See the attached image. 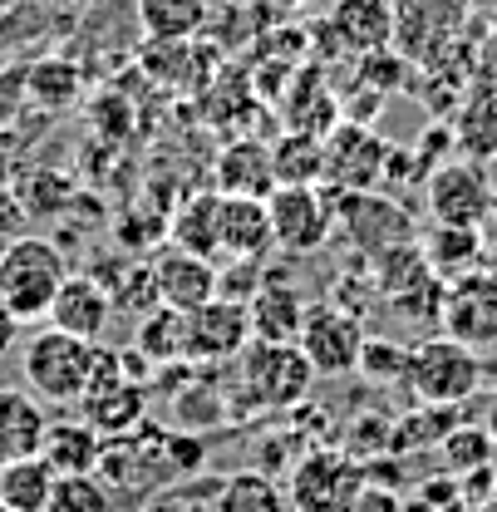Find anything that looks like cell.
<instances>
[{"mask_svg": "<svg viewBox=\"0 0 497 512\" xmlns=\"http://www.w3.org/2000/svg\"><path fill=\"white\" fill-rule=\"evenodd\" d=\"M340 434H345V439H340V448H345V453H355L365 468H370V463H379V453H394V419H389V414H379V409H370V414H355Z\"/></svg>", "mask_w": 497, "mask_h": 512, "instance_id": "d590c367", "label": "cell"}, {"mask_svg": "<svg viewBox=\"0 0 497 512\" xmlns=\"http://www.w3.org/2000/svg\"><path fill=\"white\" fill-rule=\"evenodd\" d=\"M10 350H20V316L0 301V360H5Z\"/></svg>", "mask_w": 497, "mask_h": 512, "instance_id": "ab89813d", "label": "cell"}, {"mask_svg": "<svg viewBox=\"0 0 497 512\" xmlns=\"http://www.w3.org/2000/svg\"><path fill=\"white\" fill-rule=\"evenodd\" d=\"M50 429V409L40 394H30L25 384H0V463L30 458L45 444Z\"/></svg>", "mask_w": 497, "mask_h": 512, "instance_id": "44dd1931", "label": "cell"}, {"mask_svg": "<svg viewBox=\"0 0 497 512\" xmlns=\"http://www.w3.org/2000/svg\"><path fill=\"white\" fill-rule=\"evenodd\" d=\"M217 242L227 261H261L276 252V232H271V212L266 197H217Z\"/></svg>", "mask_w": 497, "mask_h": 512, "instance_id": "2e32d148", "label": "cell"}, {"mask_svg": "<svg viewBox=\"0 0 497 512\" xmlns=\"http://www.w3.org/2000/svg\"><path fill=\"white\" fill-rule=\"evenodd\" d=\"M320 380L296 340H251L237 355V384L251 409H301Z\"/></svg>", "mask_w": 497, "mask_h": 512, "instance_id": "277c9868", "label": "cell"}, {"mask_svg": "<svg viewBox=\"0 0 497 512\" xmlns=\"http://www.w3.org/2000/svg\"><path fill=\"white\" fill-rule=\"evenodd\" d=\"M340 119H345V114H340V99L330 94V84L320 79V69H306V74L286 89V128H291V133L325 138Z\"/></svg>", "mask_w": 497, "mask_h": 512, "instance_id": "d4e9b609", "label": "cell"}, {"mask_svg": "<svg viewBox=\"0 0 497 512\" xmlns=\"http://www.w3.org/2000/svg\"><path fill=\"white\" fill-rule=\"evenodd\" d=\"M153 281H158V301L173 311H197L217 296V261L197 256L187 247H163L153 256Z\"/></svg>", "mask_w": 497, "mask_h": 512, "instance_id": "9a60e30c", "label": "cell"}, {"mask_svg": "<svg viewBox=\"0 0 497 512\" xmlns=\"http://www.w3.org/2000/svg\"><path fill=\"white\" fill-rule=\"evenodd\" d=\"M79 64L69 60H40L30 69V79H25V89H30V99L40 104V109H64V104H74L79 99Z\"/></svg>", "mask_w": 497, "mask_h": 512, "instance_id": "e575fe53", "label": "cell"}, {"mask_svg": "<svg viewBox=\"0 0 497 512\" xmlns=\"http://www.w3.org/2000/svg\"><path fill=\"white\" fill-rule=\"evenodd\" d=\"M69 276V256L50 237H10L0 242V301L20 316V325L50 316V301Z\"/></svg>", "mask_w": 497, "mask_h": 512, "instance_id": "7a4b0ae2", "label": "cell"}, {"mask_svg": "<svg viewBox=\"0 0 497 512\" xmlns=\"http://www.w3.org/2000/svg\"><path fill=\"white\" fill-rule=\"evenodd\" d=\"M217 197L222 192H192L178 202V212H173V222H168V237H173V247H187V252L197 256H222V242H217Z\"/></svg>", "mask_w": 497, "mask_h": 512, "instance_id": "f1b7e54d", "label": "cell"}, {"mask_svg": "<svg viewBox=\"0 0 497 512\" xmlns=\"http://www.w3.org/2000/svg\"><path fill=\"white\" fill-rule=\"evenodd\" d=\"M355 375H365L370 384L389 389V394H404V380H409V345H399V340H389V335H370L365 350H360Z\"/></svg>", "mask_w": 497, "mask_h": 512, "instance_id": "836d02e7", "label": "cell"}, {"mask_svg": "<svg viewBox=\"0 0 497 512\" xmlns=\"http://www.w3.org/2000/svg\"><path fill=\"white\" fill-rule=\"evenodd\" d=\"M109 320H114V296H109V286H104L99 276H79V271H69L64 286L55 291V301H50L45 325H60V330L84 335V340H104Z\"/></svg>", "mask_w": 497, "mask_h": 512, "instance_id": "ac0fdd59", "label": "cell"}, {"mask_svg": "<svg viewBox=\"0 0 497 512\" xmlns=\"http://www.w3.org/2000/svg\"><path fill=\"white\" fill-rule=\"evenodd\" d=\"M493 173L488 163L478 158H443L434 173L424 178V207H429V222L443 227H488V212H493Z\"/></svg>", "mask_w": 497, "mask_h": 512, "instance_id": "ba28073f", "label": "cell"}, {"mask_svg": "<svg viewBox=\"0 0 497 512\" xmlns=\"http://www.w3.org/2000/svg\"><path fill=\"white\" fill-rule=\"evenodd\" d=\"M483 429L493 434V444H497V389L488 394V404H483Z\"/></svg>", "mask_w": 497, "mask_h": 512, "instance_id": "60d3db41", "label": "cell"}, {"mask_svg": "<svg viewBox=\"0 0 497 512\" xmlns=\"http://www.w3.org/2000/svg\"><path fill=\"white\" fill-rule=\"evenodd\" d=\"M483 237H493V247H497V197H493V212H488V227H483Z\"/></svg>", "mask_w": 497, "mask_h": 512, "instance_id": "7bdbcfd3", "label": "cell"}, {"mask_svg": "<svg viewBox=\"0 0 497 512\" xmlns=\"http://www.w3.org/2000/svg\"><path fill=\"white\" fill-rule=\"evenodd\" d=\"M419 252H424V261L434 266L443 281H453V276H463V271L483 266V256H488V237H483V227H443V222H434Z\"/></svg>", "mask_w": 497, "mask_h": 512, "instance_id": "83f0119b", "label": "cell"}, {"mask_svg": "<svg viewBox=\"0 0 497 512\" xmlns=\"http://www.w3.org/2000/svg\"><path fill=\"white\" fill-rule=\"evenodd\" d=\"M251 340V311L247 301H232V296H212L207 306L187 311V360L197 365H222V360H237Z\"/></svg>", "mask_w": 497, "mask_h": 512, "instance_id": "5bb4252c", "label": "cell"}, {"mask_svg": "<svg viewBox=\"0 0 497 512\" xmlns=\"http://www.w3.org/2000/svg\"><path fill=\"white\" fill-rule=\"evenodd\" d=\"M40 453L50 458L55 473H94L104 453V434L89 419H50Z\"/></svg>", "mask_w": 497, "mask_h": 512, "instance_id": "484cf974", "label": "cell"}, {"mask_svg": "<svg viewBox=\"0 0 497 512\" xmlns=\"http://www.w3.org/2000/svg\"><path fill=\"white\" fill-rule=\"evenodd\" d=\"M478 512H497V493L488 498V503H478Z\"/></svg>", "mask_w": 497, "mask_h": 512, "instance_id": "f6af8a7d", "label": "cell"}, {"mask_svg": "<svg viewBox=\"0 0 497 512\" xmlns=\"http://www.w3.org/2000/svg\"><path fill=\"white\" fill-rule=\"evenodd\" d=\"M463 419L458 404H414L404 419H394V453H424V448H438L443 434Z\"/></svg>", "mask_w": 497, "mask_h": 512, "instance_id": "1f68e13d", "label": "cell"}, {"mask_svg": "<svg viewBox=\"0 0 497 512\" xmlns=\"http://www.w3.org/2000/svg\"><path fill=\"white\" fill-rule=\"evenodd\" d=\"M483 389V350L453 340V335H429L409 345V380L404 394L414 404H468Z\"/></svg>", "mask_w": 497, "mask_h": 512, "instance_id": "3957f363", "label": "cell"}, {"mask_svg": "<svg viewBox=\"0 0 497 512\" xmlns=\"http://www.w3.org/2000/svg\"><path fill=\"white\" fill-rule=\"evenodd\" d=\"M365 483H370L365 463L335 444L306 448L286 468V493H291L296 512H350Z\"/></svg>", "mask_w": 497, "mask_h": 512, "instance_id": "8992f818", "label": "cell"}, {"mask_svg": "<svg viewBox=\"0 0 497 512\" xmlns=\"http://www.w3.org/2000/svg\"><path fill=\"white\" fill-rule=\"evenodd\" d=\"M350 512H404V498H399L394 488H384L379 478H370V483L360 488V498H355Z\"/></svg>", "mask_w": 497, "mask_h": 512, "instance_id": "74e56055", "label": "cell"}, {"mask_svg": "<svg viewBox=\"0 0 497 512\" xmlns=\"http://www.w3.org/2000/svg\"><path fill=\"white\" fill-rule=\"evenodd\" d=\"M271 188H276V168H271V148L261 138H237L217 153V192L266 197Z\"/></svg>", "mask_w": 497, "mask_h": 512, "instance_id": "7402d4cb", "label": "cell"}, {"mask_svg": "<svg viewBox=\"0 0 497 512\" xmlns=\"http://www.w3.org/2000/svg\"><path fill=\"white\" fill-rule=\"evenodd\" d=\"M0 512H10V508H5V503H0Z\"/></svg>", "mask_w": 497, "mask_h": 512, "instance_id": "bcb514c9", "label": "cell"}, {"mask_svg": "<svg viewBox=\"0 0 497 512\" xmlns=\"http://www.w3.org/2000/svg\"><path fill=\"white\" fill-rule=\"evenodd\" d=\"M55 468L45 453H30V458H15V463H0V503L10 512H45L50 508V493H55Z\"/></svg>", "mask_w": 497, "mask_h": 512, "instance_id": "4316f807", "label": "cell"}, {"mask_svg": "<svg viewBox=\"0 0 497 512\" xmlns=\"http://www.w3.org/2000/svg\"><path fill=\"white\" fill-rule=\"evenodd\" d=\"M438 325H443V335H453L473 350H497V271L473 266V271L443 281Z\"/></svg>", "mask_w": 497, "mask_h": 512, "instance_id": "7c38bea8", "label": "cell"}, {"mask_svg": "<svg viewBox=\"0 0 497 512\" xmlns=\"http://www.w3.org/2000/svg\"><path fill=\"white\" fill-rule=\"evenodd\" d=\"M138 512H187V503H178V498H153L148 508H138Z\"/></svg>", "mask_w": 497, "mask_h": 512, "instance_id": "b9f144b4", "label": "cell"}, {"mask_svg": "<svg viewBox=\"0 0 497 512\" xmlns=\"http://www.w3.org/2000/svg\"><path fill=\"white\" fill-rule=\"evenodd\" d=\"M133 15L153 45H187L207 30L212 0H133Z\"/></svg>", "mask_w": 497, "mask_h": 512, "instance_id": "603a6c76", "label": "cell"}, {"mask_svg": "<svg viewBox=\"0 0 497 512\" xmlns=\"http://www.w3.org/2000/svg\"><path fill=\"white\" fill-rule=\"evenodd\" d=\"M25 222H30V212H25V202L15 197V192L0 188V242H10V237H20L25 232Z\"/></svg>", "mask_w": 497, "mask_h": 512, "instance_id": "f35d334b", "label": "cell"}, {"mask_svg": "<svg viewBox=\"0 0 497 512\" xmlns=\"http://www.w3.org/2000/svg\"><path fill=\"white\" fill-rule=\"evenodd\" d=\"M335 197V227H345L355 252L374 256L409 247L414 242V217L389 197V192H330Z\"/></svg>", "mask_w": 497, "mask_h": 512, "instance_id": "8fae6325", "label": "cell"}, {"mask_svg": "<svg viewBox=\"0 0 497 512\" xmlns=\"http://www.w3.org/2000/svg\"><path fill=\"white\" fill-rule=\"evenodd\" d=\"M276 5H281V10H311L315 0H276Z\"/></svg>", "mask_w": 497, "mask_h": 512, "instance_id": "ee69618b", "label": "cell"}, {"mask_svg": "<svg viewBox=\"0 0 497 512\" xmlns=\"http://www.w3.org/2000/svg\"><path fill=\"white\" fill-rule=\"evenodd\" d=\"M94 478H99L114 498H119V493H143V488H153V483H168V478H173L168 429L138 424V429H128L119 439H104Z\"/></svg>", "mask_w": 497, "mask_h": 512, "instance_id": "30bf717a", "label": "cell"}, {"mask_svg": "<svg viewBox=\"0 0 497 512\" xmlns=\"http://www.w3.org/2000/svg\"><path fill=\"white\" fill-rule=\"evenodd\" d=\"M79 5H89V0H79Z\"/></svg>", "mask_w": 497, "mask_h": 512, "instance_id": "7dc6e473", "label": "cell"}, {"mask_svg": "<svg viewBox=\"0 0 497 512\" xmlns=\"http://www.w3.org/2000/svg\"><path fill=\"white\" fill-rule=\"evenodd\" d=\"M389 143L360 119H340L325 133V188L330 192H374L384 188Z\"/></svg>", "mask_w": 497, "mask_h": 512, "instance_id": "4fadbf2b", "label": "cell"}, {"mask_svg": "<svg viewBox=\"0 0 497 512\" xmlns=\"http://www.w3.org/2000/svg\"><path fill=\"white\" fill-rule=\"evenodd\" d=\"M138 350L148 365H178L187 360V311H173V306H153L138 316Z\"/></svg>", "mask_w": 497, "mask_h": 512, "instance_id": "f546056e", "label": "cell"}, {"mask_svg": "<svg viewBox=\"0 0 497 512\" xmlns=\"http://www.w3.org/2000/svg\"><path fill=\"white\" fill-rule=\"evenodd\" d=\"M94 360H99V340L69 335L60 325H45L20 345L25 389L40 394L45 404H79L94 380Z\"/></svg>", "mask_w": 497, "mask_h": 512, "instance_id": "6da1fadb", "label": "cell"}, {"mask_svg": "<svg viewBox=\"0 0 497 512\" xmlns=\"http://www.w3.org/2000/svg\"><path fill=\"white\" fill-rule=\"evenodd\" d=\"M45 512H114V493L94 473H60Z\"/></svg>", "mask_w": 497, "mask_h": 512, "instance_id": "8d00e7d4", "label": "cell"}, {"mask_svg": "<svg viewBox=\"0 0 497 512\" xmlns=\"http://www.w3.org/2000/svg\"><path fill=\"white\" fill-rule=\"evenodd\" d=\"M325 35L340 40V55H374L389 50L394 40V5L389 0H335L330 20L320 25Z\"/></svg>", "mask_w": 497, "mask_h": 512, "instance_id": "ffe728a7", "label": "cell"}, {"mask_svg": "<svg viewBox=\"0 0 497 512\" xmlns=\"http://www.w3.org/2000/svg\"><path fill=\"white\" fill-rule=\"evenodd\" d=\"M271 168H276V183H325V138L286 128L271 143Z\"/></svg>", "mask_w": 497, "mask_h": 512, "instance_id": "4dcf8cb0", "label": "cell"}, {"mask_svg": "<svg viewBox=\"0 0 497 512\" xmlns=\"http://www.w3.org/2000/svg\"><path fill=\"white\" fill-rule=\"evenodd\" d=\"M212 512H296L291 508V493L276 473L266 468H237L232 478L217 483V498Z\"/></svg>", "mask_w": 497, "mask_h": 512, "instance_id": "cb8c5ba5", "label": "cell"}, {"mask_svg": "<svg viewBox=\"0 0 497 512\" xmlns=\"http://www.w3.org/2000/svg\"><path fill=\"white\" fill-rule=\"evenodd\" d=\"M438 458H443V468H448L453 478H463V473L493 468L497 444H493V434L483 429V419H478V424L458 419V424H453V429L443 434V444H438Z\"/></svg>", "mask_w": 497, "mask_h": 512, "instance_id": "d6a6232c", "label": "cell"}, {"mask_svg": "<svg viewBox=\"0 0 497 512\" xmlns=\"http://www.w3.org/2000/svg\"><path fill=\"white\" fill-rule=\"evenodd\" d=\"M473 0H394V50L414 69L448 60L468 45Z\"/></svg>", "mask_w": 497, "mask_h": 512, "instance_id": "5b68a950", "label": "cell"}, {"mask_svg": "<svg viewBox=\"0 0 497 512\" xmlns=\"http://www.w3.org/2000/svg\"><path fill=\"white\" fill-rule=\"evenodd\" d=\"M306 296L286 271H261L256 291H251L247 311H251V335L256 340H296L301 320H306Z\"/></svg>", "mask_w": 497, "mask_h": 512, "instance_id": "d6986e66", "label": "cell"}, {"mask_svg": "<svg viewBox=\"0 0 497 512\" xmlns=\"http://www.w3.org/2000/svg\"><path fill=\"white\" fill-rule=\"evenodd\" d=\"M276 252L311 256L335 237V197L325 183H276L266 192Z\"/></svg>", "mask_w": 497, "mask_h": 512, "instance_id": "52a82bcc", "label": "cell"}, {"mask_svg": "<svg viewBox=\"0 0 497 512\" xmlns=\"http://www.w3.org/2000/svg\"><path fill=\"white\" fill-rule=\"evenodd\" d=\"M365 340H370V330H365L360 311H350L340 301H311L306 320H301V335H296V345L306 350V360L320 380L355 375Z\"/></svg>", "mask_w": 497, "mask_h": 512, "instance_id": "9c48e42d", "label": "cell"}, {"mask_svg": "<svg viewBox=\"0 0 497 512\" xmlns=\"http://www.w3.org/2000/svg\"><path fill=\"white\" fill-rule=\"evenodd\" d=\"M448 133H453V153L478 158V163H497V79L478 74L458 109L448 114Z\"/></svg>", "mask_w": 497, "mask_h": 512, "instance_id": "e0dca14e", "label": "cell"}]
</instances>
